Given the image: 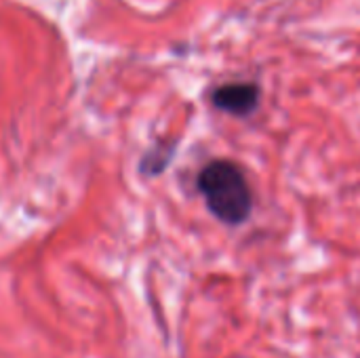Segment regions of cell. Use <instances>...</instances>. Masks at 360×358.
<instances>
[{"label": "cell", "instance_id": "3", "mask_svg": "<svg viewBox=\"0 0 360 358\" xmlns=\"http://www.w3.org/2000/svg\"><path fill=\"white\" fill-rule=\"evenodd\" d=\"M173 154H175V143H156L152 150L146 152V156L139 165L141 173L160 175L169 167V162L173 160Z\"/></svg>", "mask_w": 360, "mask_h": 358}, {"label": "cell", "instance_id": "2", "mask_svg": "<svg viewBox=\"0 0 360 358\" xmlns=\"http://www.w3.org/2000/svg\"><path fill=\"white\" fill-rule=\"evenodd\" d=\"M211 106L234 118H249L257 112L262 101V89L257 82H224L209 95Z\"/></svg>", "mask_w": 360, "mask_h": 358}, {"label": "cell", "instance_id": "1", "mask_svg": "<svg viewBox=\"0 0 360 358\" xmlns=\"http://www.w3.org/2000/svg\"><path fill=\"white\" fill-rule=\"evenodd\" d=\"M196 188L205 198L209 213L230 226H243L253 213V190L243 167L230 158H213L209 160L198 177Z\"/></svg>", "mask_w": 360, "mask_h": 358}]
</instances>
